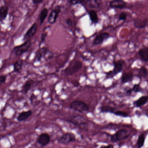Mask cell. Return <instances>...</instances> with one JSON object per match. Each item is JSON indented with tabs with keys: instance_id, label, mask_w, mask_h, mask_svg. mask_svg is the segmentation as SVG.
I'll return each instance as SVG.
<instances>
[{
	"instance_id": "obj_32",
	"label": "cell",
	"mask_w": 148,
	"mask_h": 148,
	"mask_svg": "<svg viewBox=\"0 0 148 148\" xmlns=\"http://www.w3.org/2000/svg\"><path fill=\"white\" fill-rule=\"evenodd\" d=\"M132 88H127L125 89V93L127 95H130L132 93Z\"/></svg>"
},
{
	"instance_id": "obj_21",
	"label": "cell",
	"mask_w": 148,
	"mask_h": 148,
	"mask_svg": "<svg viewBox=\"0 0 148 148\" xmlns=\"http://www.w3.org/2000/svg\"><path fill=\"white\" fill-rule=\"evenodd\" d=\"M88 14L92 23L94 24H97L99 22V18L97 12L95 10H91L89 11Z\"/></svg>"
},
{
	"instance_id": "obj_6",
	"label": "cell",
	"mask_w": 148,
	"mask_h": 148,
	"mask_svg": "<svg viewBox=\"0 0 148 148\" xmlns=\"http://www.w3.org/2000/svg\"><path fill=\"white\" fill-rule=\"evenodd\" d=\"M125 61L123 60H119L117 61L113 62L114 68L112 71H110L109 73H107V75H112L114 77V76L118 74L119 73L122 71L123 69V66L124 64Z\"/></svg>"
},
{
	"instance_id": "obj_25",
	"label": "cell",
	"mask_w": 148,
	"mask_h": 148,
	"mask_svg": "<svg viewBox=\"0 0 148 148\" xmlns=\"http://www.w3.org/2000/svg\"><path fill=\"white\" fill-rule=\"evenodd\" d=\"M48 10L47 8L43 9L40 12V25H42L46 18L48 14Z\"/></svg>"
},
{
	"instance_id": "obj_36",
	"label": "cell",
	"mask_w": 148,
	"mask_h": 148,
	"mask_svg": "<svg viewBox=\"0 0 148 148\" xmlns=\"http://www.w3.org/2000/svg\"><path fill=\"white\" fill-rule=\"evenodd\" d=\"M46 33H43L42 34V35H41V42H43L44 40H45V38L47 36Z\"/></svg>"
},
{
	"instance_id": "obj_4",
	"label": "cell",
	"mask_w": 148,
	"mask_h": 148,
	"mask_svg": "<svg viewBox=\"0 0 148 148\" xmlns=\"http://www.w3.org/2000/svg\"><path fill=\"white\" fill-rule=\"evenodd\" d=\"M128 137L129 134L128 131L125 129H122L117 131L115 134L112 135L110 140L112 143H116L118 141L125 140Z\"/></svg>"
},
{
	"instance_id": "obj_15",
	"label": "cell",
	"mask_w": 148,
	"mask_h": 148,
	"mask_svg": "<svg viewBox=\"0 0 148 148\" xmlns=\"http://www.w3.org/2000/svg\"><path fill=\"white\" fill-rule=\"evenodd\" d=\"M138 54L141 60L145 62L148 61V48L147 47H144L140 49L138 52Z\"/></svg>"
},
{
	"instance_id": "obj_7",
	"label": "cell",
	"mask_w": 148,
	"mask_h": 148,
	"mask_svg": "<svg viewBox=\"0 0 148 148\" xmlns=\"http://www.w3.org/2000/svg\"><path fill=\"white\" fill-rule=\"evenodd\" d=\"M67 121L76 126H84L87 123L84 118L80 116H73L70 117Z\"/></svg>"
},
{
	"instance_id": "obj_26",
	"label": "cell",
	"mask_w": 148,
	"mask_h": 148,
	"mask_svg": "<svg viewBox=\"0 0 148 148\" xmlns=\"http://www.w3.org/2000/svg\"><path fill=\"white\" fill-rule=\"evenodd\" d=\"M145 136L143 134H140L138 137L137 142V146L138 148H142L144 144Z\"/></svg>"
},
{
	"instance_id": "obj_14",
	"label": "cell",
	"mask_w": 148,
	"mask_h": 148,
	"mask_svg": "<svg viewBox=\"0 0 148 148\" xmlns=\"http://www.w3.org/2000/svg\"><path fill=\"white\" fill-rule=\"evenodd\" d=\"M148 20L147 18L143 19H136L134 20V26L137 28H144L147 26Z\"/></svg>"
},
{
	"instance_id": "obj_19",
	"label": "cell",
	"mask_w": 148,
	"mask_h": 148,
	"mask_svg": "<svg viewBox=\"0 0 148 148\" xmlns=\"http://www.w3.org/2000/svg\"><path fill=\"white\" fill-rule=\"evenodd\" d=\"M34 82L32 79H29L26 81L22 86V92L24 94H27L32 88Z\"/></svg>"
},
{
	"instance_id": "obj_27",
	"label": "cell",
	"mask_w": 148,
	"mask_h": 148,
	"mask_svg": "<svg viewBox=\"0 0 148 148\" xmlns=\"http://www.w3.org/2000/svg\"><path fill=\"white\" fill-rule=\"evenodd\" d=\"M113 114H114L116 116H120L124 118L128 117L129 116L128 112L116 110Z\"/></svg>"
},
{
	"instance_id": "obj_3",
	"label": "cell",
	"mask_w": 148,
	"mask_h": 148,
	"mask_svg": "<svg viewBox=\"0 0 148 148\" xmlns=\"http://www.w3.org/2000/svg\"><path fill=\"white\" fill-rule=\"evenodd\" d=\"M83 64L79 60L75 61L72 64L70 65L64 70L65 75L66 76H71L76 73L82 68Z\"/></svg>"
},
{
	"instance_id": "obj_2",
	"label": "cell",
	"mask_w": 148,
	"mask_h": 148,
	"mask_svg": "<svg viewBox=\"0 0 148 148\" xmlns=\"http://www.w3.org/2000/svg\"><path fill=\"white\" fill-rule=\"evenodd\" d=\"M32 45V43L31 40L25 41V42L21 45L14 47L13 51V53L17 57L21 56L30 49Z\"/></svg>"
},
{
	"instance_id": "obj_8",
	"label": "cell",
	"mask_w": 148,
	"mask_h": 148,
	"mask_svg": "<svg viewBox=\"0 0 148 148\" xmlns=\"http://www.w3.org/2000/svg\"><path fill=\"white\" fill-rule=\"evenodd\" d=\"M51 53L47 48L43 47V48L40 49L36 52L35 53V58L34 60L35 62H40L41 61L42 58H46L47 57L48 58H50L47 55L48 54Z\"/></svg>"
},
{
	"instance_id": "obj_23",
	"label": "cell",
	"mask_w": 148,
	"mask_h": 148,
	"mask_svg": "<svg viewBox=\"0 0 148 148\" xmlns=\"http://www.w3.org/2000/svg\"><path fill=\"white\" fill-rule=\"evenodd\" d=\"M24 65L23 60H19L16 61L14 64V71L15 73H18L22 69Z\"/></svg>"
},
{
	"instance_id": "obj_9",
	"label": "cell",
	"mask_w": 148,
	"mask_h": 148,
	"mask_svg": "<svg viewBox=\"0 0 148 148\" xmlns=\"http://www.w3.org/2000/svg\"><path fill=\"white\" fill-rule=\"evenodd\" d=\"M61 12V7L58 5L55 7V8L51 12L48 18V22L50 24H54L56 22L59 14Z\"/></svg>"
},
{
	"instance_id": "obj_18",
	"label": "cell",
	"mask_w": 148,
	"mask_h": 148,
	"mask_svg": "<svg viewBox=\"0 0 148 148\" xmlns=\"http://www.w3.org/2000/svg\"><path fill=\"white\" fill-rule=\"evenodd\" d=\"M32 114V112L31 110L27 111L22 112L19 114L17 118V119L19 122L25 121L28 118L30 117Z\"/></svg>"
},
{
	"instance_id": "obj_22",
	"label": "cell",
	"mask_w": 148,
	"mask_h": 148,
	"mask_svg": "<svg viewBox=\"0 0 148 148\" xmlns=\"http://www.w3.org/2000/svg\"><path fill=\"white\" fill-rule=\"evenodd\" d=\"M100 112L103 113H113L116 110V108L109 106H103L99 108Z\"/></svg>"
},
{
	"instance_id": "obj_16",
	"label": "cell",
	"mask_w": 148,
	"mask_h": 148,
	"mask_svg": "<svg viewBox=\"0 0 148 148\" xmlns=\"http://www.w3.org/2000/svg\"><path fill=\"white\" fill-rule=\"evenodd\" d=\"M9 8L7 6L4 5L0 7V22H2L8 15Z\"/></svg>"
},
{
	"instance_id": "obj_28",
	"label": "cell",
	"mask_w": 148,
	"mask_h": 148,
	"mask_svg": "<svg viewBox=\"0 0 148 148\" xmlns=\"http://www.w3.org/2000/svg\"><path fill=\"white\" fill-rule=\"evenodd\" d=\"M132 92H141L142 89L140 86V85L138 84H136L133 85V87L132 88Z\"/></svg>"
},
{
	"instance_id": "obj_17",
	"label": "cell",
	"mask_w": 148,
	"mask_h": 148,
	"mask_svg": "<svg viewBox=\"0 0 148 148\" xmlns=\"http://www.w3.org/2000/svg\"><path fill=\"white\" fill-rule=\"evenodd\" d=\"M148 102V97L147 96H142L138 99L134 101L133 104L135 107H140L145 105Z\"/></svg>"
},
{
	"instance_id": "obj_29",
	"label": "cell",
	"mask_w": 148,
	"mask_h": 148,
	"mask_svg": "<svg viewBox=\"0 0 148 148\" xmlns=\"http://www.w3.org/2000/svg\"><path fill=\"white\" fill-rule=\"evenodd\" d=\"M88 1H69L68 2L72 5H76L77 4H81V5H84V4H86V3L88 2Z\"/></svg>"
},
{
	"instance_id": "obj_13",
	"label": "cell",
	"mask_w": 148,
	"mask_h": 148,
	"mask_svg": "<svg viewBox=\"0 0 148 148\" xmlns=\"http://www.w3.org/2000/svg\"><path fill=\"white\" fill-rule=\"evenodd\" d=\"M127 3L122 0H114L110 3V7L111 8L123 9L126 7Z\"/></svg>"
},
{
	"instance_id": "obj_31",
	"label": "cell",
	"mask_w": 148,
	"mask_h": 148,
	"mask_svg": "<svg viewBox=\"0 0 148 148\" xmlns=\"http://www.w3.org/2000/svg\"><path fill=\"white\" fill-rule=\"evenodd\" d=\"M7 77L5 75L0 76V85L3 84L4 83H5L6 81Z\"/></svg>"
},
{
	"instance_id": "obj_5",
	"label": "cell",
	"mask_w": 148,
	"mask_h": 148,
	"mask_svg": "<svg viewBox=\"0 0 148 148\" xmlns=\"http://www.w3.org/2000/svg\"><path fill=\"white\" fill-rule=\"evenodd\" d=\"M76 136L73 133L68 132L63 134L58 139L59 143L67 145L76 141Z\"/></svg>"
},
{
	"instance_id": "obj_35",
	"label": "cell",
	"mask_w": 148,
	"mask_h": 148,
	"mask_svg": "<svg viewBox=\"0 0 148 148\" xmlns=\"http://www.w3.org/2000/svg\"><path fill=\"white\" fill-rule=\"evenodd\" d=\"M66 23L69 26H72V21L71 18H68L66 21Z\"/></svg>"
},
{
	"instance_id": "obj_11",
	"label": "cell",
	"mask_w": 148,
	"mask_h": 148,
	"mask_svg": "<svg viewBox=\"0 0 148 148\" xmlns=\"http://www.w3.org/2000/svg\"><path fill=\"white\" fill-rule=\"evenodd\" d=\"M37 141L41 146H45L50 143L51 137L47 133H43L39 136Z\"/></svg>"
},
{
	"instance_id": "obj_34",
	"label": "cell",
	"mask_w": 148,
	"mask_h": 148,
	"mask_svg": "<svg viewBox=\"0 0 148 148\" xmlns=\"http://www.w3.org/2000/svg\"><path fill=\"white\" fill-rule=\"evenodd\" d=\"M100 148H114V146L112 145L109 144L108 145H103L101 146Z\"/></svg>"
},
{
	"instance_id": "obj_12",
	"label": "cell",
	"mask_w": 148,
	"mask_h": 148,
	"mask_svg": "<svg viewBox=\"0 0 148 148\" xmlns=\"http://www.w3.org/2000/svg\"><path fill=\"white\" fill-rule=\"evenodd\" d=\"M110 37L109 34L108 33L104 32L100 34L97 36L93 40V44L95 45L102 44L104 40L107 39Z\"/></svg>"
},
{
	"instance_id": "obj_1",
	"label": "cell",
	"mask_w": 148,
	"mask_h": 148,
	"mask_svg": "<svg viewBox=\"0 0 148 148\" xmlns=\"http://www.w3.org/2000/svg\"><path fill=\"white\" fill-rule=\"evenodd\" d=\"M70 109L80 113L86 112L89 110L88 104L80 100H74L70 105Z\"/></svg>"
},
{
	"instance_id": "obj_24",
	"label": "cell",
	"mask_w": 148,
	"mask_h": 148,
	"mask_svg": "<svg viewBox=\"0 0 148 148\" xmlns=\"http://www.w3.org/2000/svg\"><path fill=\"white\" fill-rule=\"evenodd\" d=\"M147 76H148V70L147 68L144 66H142L139 70L138 77L140 78H145L147 77Z\"/></svg>"
},
{
	"instance_id": "obj_30",
	"label": "cell",
	"mask_w": 148,
	"mask_h": 148,
	"mask_svg": "<svg viewBox=\"0 0 148 148\" xmlns=\"http://www.w3.org/2000/svg\"><path fill=\"white\" fill-rule=\"evenodd\" d=\"M126 18H127V15L124 12H121L119 16V20L120 21L125 20L126 19Z\"/></svg>"
},
{
	"instance_id": "obj_10",
	"label": "cell",
	"mask_w": 148,
	"mask_h": 148,
	"mask_svg": "<svg viewBox=\"0 0 148 148\" xmlns=\"http://www.w3.org/2000/svg\"><path fill=\"white\" fill-rule=\"evenodd\" d=\"M38 25L37 23H34L32 25L31 27L28 29V31L24 35L23 38V41H26L28 40H31V38L34 36L35 34L37 32L38 29Z\"/></svg>"
},
{
	"instance_id": "obj_20",
	"label": "cell",
	"mask_w": 148,
	"mask_h": 148,
	"mask_svg": "<svg viewBox=\"0 0 148 148\" xmlns=\"http://www.w3.org/2000/svg\"><path fill=\"white\" fill-rule=\"evenodd\" d=\"M133 78V75L131 73H123L121 77V82L123 84H125L131 82Z\"/></svg>"
},
{
	"instance_id": "obj_33",
	"label": "cell",
	"mask_w": 148,
	"mask_h": 148,
	"mask_svg": "<svg viewBox=\"0 0 148 148\" xmlns=\"http://www.w3.org/2000/svg\"><path fill=\"white\" fill-rule=\"evenodd\" d=\"M32 3L34 5H36V4H39L41 3V2H43V0H33Z\"/></svg>"
}]
</instances>
